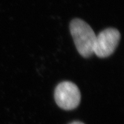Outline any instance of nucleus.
Masks as SVG:
<instances>
[{
  "instance_id": "obj_4",
  "label": "nucleus",
  "mask_w": 124,
  "mask_h": 124,
  "mask_svg": "<svg viewBox=\"0 0 124 124\" xmlns=\"http://www.w3.org/2000/svg\"><path fill=\"white\" fill-rule=\"evenodd\" d=\"M70 124H84L82 122H78V121H75V122H73L70 123Z\"/></svg>"
},
{
  "instance_id": "obj_3",
  "label": "nucleus",
  "mask_w": 124,
  "mask_h": 124,
  "mask_svg": "<svg viewBox=\"0 0 124 124\" xmlns=\"http://www.w3.org/2000/svg\"><path fill=\"white\" fill-rule=\"evenodd\" d=\"M120 39V33L116 29L108 28L96 36L94 53L99 58H106L111 55L117 47Z\"/></svg>"
},
{
  "instance_id": "obj_1",
  "label": "nucleus",
  "mask_w": 124,
  "mask_h": 124,
  "mask_svg": "<svg viewBox=\"0 0 124 124\" xmlns=\"http://www.w3.org/2000/svg\"><path fill=\"white\" fill-rule=\"evenodd\" d=\"M70 30L78 53L85 58L93 55L96 36L89 25L75 18L70 22Z\"/></svg>"
},
{
  "instance_id": "obj_2",
  "label": "nucleus",
  "mask_w": 124,
  "mask_h": 124,
  "mask_svg": "<svg viewBox=\"0 0 124 124\" xmlns=\"http://www.w3.org/2000/svg\"><path fill=\"white\" fill-rule=\"evenodd\" d=\"M80 91L73 82L64 81L60 83L54 90V100L58 106L65 110L76 108L80 102Z\"/></svg>"
}]
</instances>
